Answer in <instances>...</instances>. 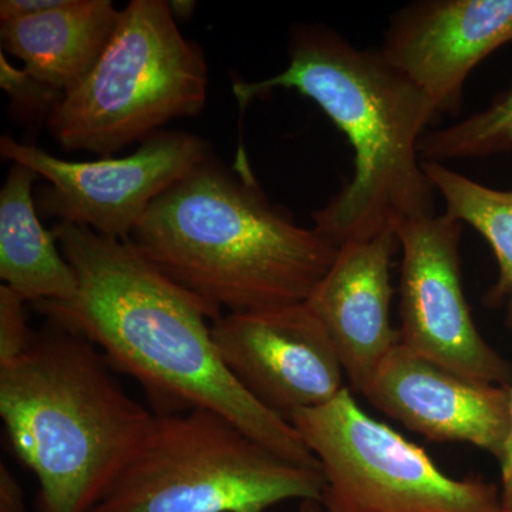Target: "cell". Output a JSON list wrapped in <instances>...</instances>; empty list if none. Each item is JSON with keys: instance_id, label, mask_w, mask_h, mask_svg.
Masks as SVG:
<instances>
[{"instance_id": "obj_17", "label": "cell", "mask_w": 512, "mask_h": 512, "mask_svg": "<svg viewBox=\"0 0 512 512\" xmlns=\"http://www.w3.org/2000/svg\"><path fill=\"white\" fill-rule=\"evenodd\" d=\"M512 150V84L487 109L451 126L429 130L421 138L423 161L443 163L483 158Z\"/></svg>"}, {"instance_id": "obj_1", "label": "cell", "mask_w": 512, "mask_h": 512, "mask_svg": "<svg viewBox=\"0 0 512 512\" xmlns=\"http://www.w3.org/2000/svg\"><path fill=\"white\" fill-rule=\"evenodd\" d=\"M53 234L79 291L70 301L33 303L47 322L83 336L111 367L143 387L156 414L208 409L298 466L319 461L285 417L266 409L222 362L201 301L161 274L130 241L57 224Z\"/></svg>"}, {"instance_id": "obj_11", "label": "cell", "mask_w": 512, "mask_h": 512, "mask_svg": "<svg viewBox=\"0 0 512 512\" xmlns=\"http://www.w3.org/2000/svg\"><path fill=\"white\" fill-rule=\"evenodd\" d=\"M510 42L512 0H419L394 13L379 50L437 114H456L470 73Z\"/></svg>"}, {"instance_id": "obj_18", "label": "cell", "mask_w": 512, "mask_h": 512, "mask_svg": "<svg viewBox=\"0 0 512 512\" xmlns=\"http://www.w3.org/2000/svg\"><path fill=\"white\" fill-rule=\"evenodd\" d=\"M0 84L12 99V110L19 119L28 121L49 120L50 114L63 99L64 94L46 84L37 82L25 70H18L0 55Z\"/></svg>"}, {"instance_id": "obj_2", "label": "cell", "mask_w": 512, "mask_h": 512, "mask_svg": "<svg viewBox=\"0 0 512 512\" xmlns=\"http://www.w3.org/2000/svg\"><path fill=\"white\" fill-rule=\"evenodd\" d=\"M276 89L318 104L352 144V178L312 214L323 238L339 248L437 214L419 151L437 111L380 50L359 49L325 25L296 26L286 69L261 82H235L232 92L244 110Z\"/></svg>"}, {"instance_id": "obj_16", "label": "cell", "mask_w": 512, "mask_h": 512, "mask_svg": "<svg viewBox=\"0 0 512 512\" xmlns=\"http://www.w3.org/2000/svg\"><path fill=\"white\" fill-rule=\"evenodd\" d=\"M423 167L446 211L476 229L493 251L498 278L485 303L507 302L512 295V191L487 187L440 163L423 161Z\"/></svg>"}, {"instance_id": "obj_6", "label": "cell", "mask_w": 512, "mask_h": 512, "mask_svg": "<svg viewBox=\"0 0 512 512\" xmlns=\"http://www.w3.org/2000/svg\"><path fill=\"white\" fill-rule=\"evenodd\" d=\"M208 94L202 49L184 37L164 0H131L99 62L64 94L46 126L66 151L101 158L198 116Z\"/></svg>"}, {"instance_id": "obj_20", "label": "cell", "mask_w": 512, "mask_h": 512, "mask_svg": "<svg viewBox=\"0 0 512 512\" xmlns=\"http://www.w3.org/2000/svg\"><path fill=\"white\" fill-rule=\"evenodd\" d=\"M507 325L512 329V295L507 299ZM500 493L503 508H512V386H510V427L500 461Z\"/></svg>"}, {"instance_id": "obj_24", "label": "cell", "mask_w": 512, "mask_h": 512, "mask_svg": "<svg viewBox=\"0 0 512 512\" xmlns=\"http://www.w3.org/2000/svg\"><path fill=\"white\" fill-rule=\"evenodd\" d=\"M298 512H329V511L326 510L325 505L320 503V501L309 500V501H302V503L299 504Z\"/></svg>"}, {"instance_id": "obj_23", "label": "cell", "mask_w": 512, "mask_h": 512, "mask_svg": "<svg viewBox=\"0 0 512 512\" xmlns=\"http://www.w3.org/2000/svg\"><path fill=\"white\" fill-rule=\"evenodd\" d=\"M195 5L197 3L191 2V0H175V2H170L171 12H173L174 18L177 20L190 19Z\"/></svg>"}, {"instance_id": "obj_25", "label": "cell", "mask_w": 512, "mask_h": 512, "mask_svg": "<svg viewBox=\"0 0 512 512\" xmlns=\"http://www.w3.org/2000/svg\"><path fill=\"white\" fill-rule=\"evenodd\" d=\"M500 512H512V508H503Z\"/></svg>"}, {"instance_id": "obj_21", "label": "cell", "mask_w": 512, "mask_h": 512, "mask_svg": "<svg viewBox=\"0 0 512 512\" xmlns=\"http://www.w3.org/2000/svg\"><path fill=\"white\" fill-rule=\"evenodd\" d=\"M0 512H25V495L5 463L0 464Z\"/></svg>"}, {"instance_id": "obj_13", "label": "cell", "mask_w": 512, "mask_h": 512, "mask_svg": "<svg viewBox=\"0 0 512 512\" xmlns=\"http://www.w3.org/2000/svg\"><path fill=\"white\" fill-rule=\"evenodd\" d=\"M397 232L340 245L306 305L325 326L350 387L360 393L380 362L399 345L390 319Z\"/></svg>"}, {"instance_id": "obj_22", "label": "cell", "mask_w": 512, "mask_h": 512, "mask_svg": "<svg viewBox=\"0 0 512 512\" xmlns=\"http://www.w3.org/2000/svg\"><path fill=\"white\" fill-rule=\"evenodd\" d=\"M63 0H2L0 2V22L39 15L55 9Z\"/></svg>"}, {"instance_id": "obj_5", "label": "cell", "mask_w": 512, "mask_h": 512, "mask_svg": "<svg viewBox=\"0 0 512 512\" xmlns=\"http://www.w3.org/2000/svg\"><path fill=\"white\" fill-rule=\"evenodd\" d=\"M322 471L298 466L208 409L156 414L92 512H266L322 500Z\"/></svg>"}, {"instance_id": "obj_4", "label": "cell", "mask_w": 512, "mask_h": 512, "mask_svg": "<svg viewBox=\"0 0 512 512\" xmlns=\"http://www.w3.org/2000/svg\"><path fill=\"white\" fill-rule=\"evenodd\" d=\"M0 416L37 512H92L154 420L90 340L52 322L0 366Z\"/></svg>"}, {"instance_id": "obj_10", "label": "cell", "mask_w": 512, "mask_h": 512, "mask_svg": "<svg viewBox=\"0 0 512 512\" xmlns=\"http://www.w3.org/2000/svg\"><path fill=\"white\" fill-rule=\"evenodd\" d=\"M211 335L237 382L285 419L348 387L335 345L306 303L225 313L211 323Z\"/></svg>"}, {"instance_id": "obj_8", "label": "cell", "mask_w": 512, "mask_h": 512, "mask_svg": "<svg viewBox=\"0 0 512 512\" xmlns=\"http://www.w3.org/2000/svg\"><path fill=\"white\" fill-rule=\"evenodd\" d=\"M0 154L49 181L36 202L45 217L120 241L161 194L212 157L208 141L185 131H160L130 156L97 161L62 160L9 136L0 138Z\"/></svg>"}, {"instance_id": "obj_19", "label": "cell", "mask_w": 512, "mask_h": 512, "mask_svg": "<svg viewBox=\"0 0 512 512\" xmlns=\"http://www.w3.org/2000/svg\"><path fill=\"white\" fill-rule=\"evenodd\" d=\"M25 303L8 286H0V366L18 359L35 333L26 320Z\"/></svg>"}, {"instance_id": "obj_9", "label": "cell", "mask_w": 512, "mask_h": 512, "mask_svg": "<svg viewBox=\"0 0 512 512\" xmlns=\"http://www.w3.org/2000/svg\"><path fill=\"white\" fill-rule=\"evenodd\" d=\"M400 264V343L457 375L512 386V365L477 329L461 272L463 222L450 212L397 228Z\"/></svg>"}, {"instance_id": "obj_14", "label": "cell", "mask_w": 512, "mask_h": 512, "mask_svg": "<svg viewBox=\"0 0 512 512\" xmlns=\"http://www.w3.org/2000/svg\"><path fill=\"white\" fill-rule=\"evenodd\" d=\"M111 0H63L55 9L0 22L3 53L37 82L66 94L99 62L119 26Z\"/></svg>"}, {"instance_id": "obj_3", "label": "cell", "mask_w": 512, "mask_h": 512, "mask_svg": "<svg viewBox=\"0 0 512 512\" xmlns=\"http://www.w3.org/2000/svg\"><path fill=\"white\" fill-rule=\"evenodd\" d=\"M128 241L218 319L305 303L338 247L272 204L238 154L208 158L161 194Z\"/></svg>"}, {"instance_id": "obj_12", "label": "cell", "mask_w": 512, "mask_h": 512, "mask_svg": "<svg viewBox=\"0 0 512 512\" xmlns=\"http://www.w3.org/2000/svg\"><path fill=\"white\" fill-rule=\"evenodd\" d=\"M380 413L436 443H466L500 461L510 427V387L467 379L394 346L360 390Z\"/></svg>"}, {"instance_id": "obj_7", "label": "cell", "mask_w": 512, "mask_h": 512, "mask_svg": "<svg viewBox=\"0 0 512 512\" xmlns=\"http://www.w3.org/2000/svg\"><path fill=\"white\" fill-rule=\"evenodd\" d=\"M289 421L319 461L329 512H500V487L444 473L419 444L360 407L349 387Z\"/></svg>"}, {"instance_id": "obj_15", "label": "cell", "mask_w": 512, "mask_h": 512, "mask_svg": "<svg viewBox=\"0 0 512 512\" xmlns=\"http://www.w3.org/2000/svg\"><path fill=\"white\" fill-rule=\"evenodd\" d=\"M39 177L13 163L0 191V279L22 301H70L79 281L53 231L37 217L33 183Z\"/></svg>"}]
</instances>
